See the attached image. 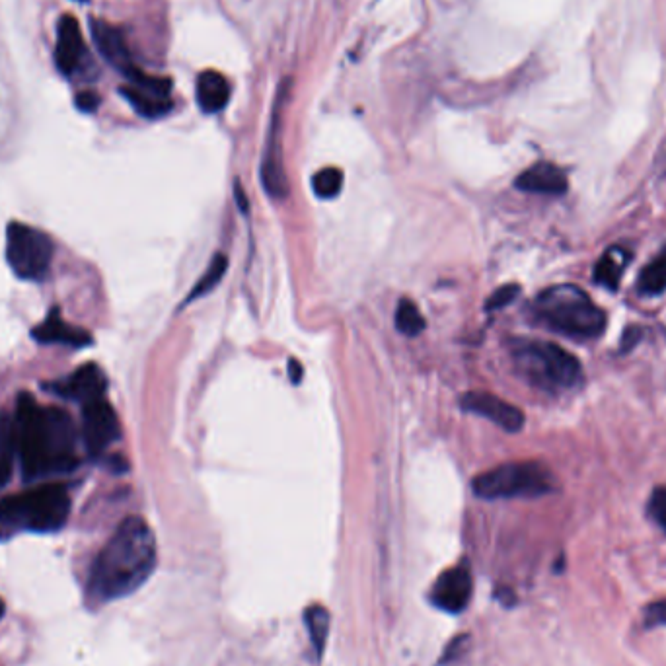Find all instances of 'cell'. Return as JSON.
Wrapping results in <instances>:
<instances>
[{
  "label": "cell",
  "mask_w": 666,
  "mask_h": 666,
  "mask_svg": "<svg viewBox=\"0 0 666 666\" xmlns=\"http://www.w3.org/2000/svg\"><path fill=\"white\" fill-rule=\"evenodd\" d=\"M12 423L24 480L65 474L78 464V435L73 417L65 409L39 406L34 396L20 394Z\"/></svg>",
  "instance_id": "6da1fadb"
},
{
  "label": "cell",
  "mask_w": 666,
  "mask_h": 666,
  "mask_svg": "<svg viewBox=\"0 0 666 666\" xmlns=\"http://www.w3.org/2000/svg\"><path fill=\"white\" fill-rule=\"evenodd\" d=\"M156 567V538L147 520L125 518L98 554L88 581L94 604H106L139 591Z\"/></svg>",
  "instance_id": "7a4b0ae2"
},
{
  "label": "cell",
  "mask_w": 666,
  "mask_h": 666,
  "mask_svg": "<svg viewBox=\"0 0 666 666\" xmlns=\"http://www.w3.org/2000/svg\"><path fill=\"white\" fill-rule=\"evenodd\" d=\"M71 515V497L63 485L51 483L10 495L0 501V538L18 532H57Z\"/></svg>",
  "instance_id": "3957f363"
},
{
  "label": "cell",
  "mask_w": 666,
  "mask_h": 666,
  "mask_svg": "<svg viewBox=\"0 0 666 666\" xmlns=\"http://www.w3.org/2000/svg\"><path fill=\"white\" fill-rule=\"evenodd\" d=\"M534 312L548 328L569 337H598L606 328L604 312L575 285L550 287L536 298Z\"/></svg>",
  "instance_id": "277c9868"
},
{
  "label": "cell",
  "mask_w": 666,
  "mask_h": 666,
  "mask_svg": "<svg viewBox=\"0 0 666 666\" xmlns=\"http://www.w3.org/2000/svg\"><path fill=\"white\" fill-rule=\"evenodd\" d=\"M513 359L518 372L544 390H569L583 378L579 359L550 341H517Z\"/></svg>",
  "instance_id": "5b68a950"
},
{
  "label": "cell",
  "mask_w": 666,
  "mask_h": 666,
  "mask_svg": "<svg viewBox=\"0 0 666 666\" xmlns=\"http://www.w3.org/2000/svg\"><path fill=\"white\" fill-rule=\"evenodd\" d=\"M552 472L538 462H509L487 470L472 481L474 493L481 499H517L542 497L554 491Z\"/></svg>",
  "instance_id": "8992f818"
},
{
  "label": "cell",
  "mask_w": 666,
  "mask_h": 666,
  "mask_svg": "<svg viewBox=\"0 0 666 666\" xmlns=\"http://www.w3.org/2000/svg\"><path fill=\"white\" fill-rule=\"evenodd\" d=\"M55 246L49 234L39 228L10 222L6 228V261L16 277L24 281H41L53 261Z\"/></svg>",
  "instance_id": "52a82bcc"
},
{
  "label": "cell",
  "mask_w": 666,
  "mask_h": 666,
  "mask_svg": "<svg viewBox=\"0 0 666 666\" xmlns=\"http://www.w3.org/2000/svg\"><path fill=\"white\" fill-rule=\"evenodd\" d=\"M123 76L127 78V84L121 86L119 92L139 115L158 119L172 110V80L150 76L137 65Z\"/></svg>",
  "instance_id": "ba28073f"
},
{
  "label": "cell",
  "mask_w": 666,
  "mask_h": 666,
  "mask_svg": "<svg viewBox=\"0 0 666 666\" xmlns=\"http://www.w3.org/2000/svg\"><path fill=\"white\" fill-rule=\"evenodd\" d=\"M291 80H283L275 104H273V115H271V125H269V139H267V148L263 154V164H261V180L267 189L269 195L273 197H283L287 191V180L283 172V158H281V115L283 108L289 96Z\"/></svg>",
  "instance_id": "9c48e42d"
},
{
  "label": "cell",
  "mask_w": 666,
  "mask_h": 666,
  "mask_svg": "<svg viewBox=\"0 0 666 666\" xmlns=\"http://www.w3.org/2000/svg\"><path fill=\"white\" fill-rule=\"evenodd\" d=\"M119 437V419L106 398L82 406V439L90 454H102Z\"/></svg>",
  "instance_id": "30bf717a"
},
{
  "label": "cell",
  "mask_w": 666,
  "mask_h": 666,
  "mask_svg": "<svg viewBox=\"0 0 666 666\" xmlns=\"http://www.w3.org/2000/svg\"><path fill=\"white\" fill-rule=\"evenodd\" d=\"M43 388H47L55 396L80 402L84 406V404L104 398V394L108 390V378H106V372L96 363H86L80 369L71 372L67 378L55 380Z\"/></svg>",
  "instance_id": "8fae6325"
},
{
  "label": "cell",
  "mask_w": 666,
  "mask_h": 666,
  "mask_svg": "<svg viewBox=\"0 0 666 666\" xmlns=\"http://www.w3.org/2000/svg\"><path fill=\"white\" fill-rule=\"evenodd\" d=\"M472 591H474L472 573L468 565L462 563L452 569H446L437 579L431 591V602L448 614H460L468 606Z\"/></svg>",
  "instance_id": "7c38bea8"
},
{
  "label": "cell",
  "mask_w": 666,
  "mask_h": 666,
  "mask_svg": "<svg viewBox=\"0 0 666 666\" xmlns=\"http://www.w3.org/2000/svg\"><path fill=\"white\" fill-rule=\"evenodd\" d=\"M88 49L80 26L71 14H65L57 22V45H55V65L59 73L71 78L86 63Z\"/></svg>",
  "instance_id": "4fadbf2b"
},
{
  "label": "cell",
  "mask_w": 666,
  "mask_h": 666,
  "mask_svg": "<svg viewBox=\"0 0 666 666\" xmlns=\"http://www.w3.org/2000/svg\"><path fill=\"white\" fill-rule=\"evenodd\" d=\"M462 407L468 413L489 419L491 423H495L497 427H501L509 433H517L524 425V413L517 406L509 404L489 392H468L462 398Z\"/></svg>",
  "instance_id": "5bb4252c"
},
{
  "label": "cell",
  "mask_w": 666,
  "mask_h": 666,
  "mask_svg": "<svg viewBox=\"0 0 666 666\" xmlns=\"http://www.w3.org/2000/svg\"><path fill=\"white\" fill-rule=\"evenodd\" d=\"M90 30H92V39L96 43L98 53L104 57V61L110 63L115 71L125 74L135 67L131 51L127 47V41L121 34V30H117L115 26H111L106 20H100V18L90 20Z\"/></svg>",
  "instance_id": "9a60e30c"
},
{
  "label": "cell",
  "mask_w": 666,
  "mask_h": 666,
  "mask_svg": "<svg viewBox=\"0 0 666 666\" xmlns=\"http://www.w3.org/2000/svg\"><path fill=\"white\" fill-rule=\"evenodd\" d=\"M32 337L36 339L37 343H43V345L57 343V345H67L73 349L86 347L94 341L92 335L86 330L65 322L59 308H53L47 314V318L32 330Z\"/></svg>",
  "instance_id": "2e32d148"
},
{
  "label": "cell",
  "mask_w": 666,
  "mask_h": 666,
  "mask_svg": "<svg viewBox=\"0 0 666 666\" xmlns=\"http://www.w3.org/2000/svg\"><path fill=\"white\" fill-rule=\"evenodd\" d=\"M517 189L536 195H563L569 187L567 176L552 162H538L517 178Z\"/></svg>",
  "instance_id": "e0dca14e"
},
{
  "label": "cell",
  "mask_w": 666,
  "mask_h": 666,
  "mask_svg": "<svg viewBox=\"0 0 666 666\" xmlns=\"http://www.w3.org/2000/svg\"><path fill=\"white\" fill-rule=\"evenodd\" d=\"M195 96L205 113H219L230 100V84L219 71H203L197 76Z\"/></svg>",
  "instance_id": "ac0fdd59"
},
{
  "label": "cell",
  "mask_w": 666,
  "mask_h": 666,
  "mask_svg": "<svg viewBox=\"0 0 666 666\" xmlns=\"http://www.w3.org/2000/svg\"><path fill=\"white\" fill-rule=\"evenodd\" d=\"M629 261V252L620 246L608 248L594 265V281L610 291H614L622 279V273Z\"/></svg>",
  "instance_id": "d6986e66"
},
{
  "label": "cell",
  "mask_w": 666,
  "mask_h": 666,
  "mask_svg": "<svg viewBox=\"0 0 666 666\" xmlns=\"http://www.w3.org/2000/svg\"><path fill=\"white\" fill-rule=\"evenodd\" d=\"M304 622H306V629H308V635H310L312 649H314L316 657L320 659L324 655V649H326V643H328L332 616L322 604H312L304 612Z\"/></svg>",
  "instance_id": "ffe728a7"
},
{
  "label": "cell",
  "mask_w": 666,
  "mask_h": 666,
  "mask_svg": "<svg viewBox=\"0 0 666 666\" xmlns=\"http://www.w3.org/2000/svg\"><path fill=\"white\" fill-rule=\"evenodd\" d=\"M14 456H16L14 423L8 415L0 413V489L12 478Z\"/></svg>",
  "instance_id": "44dd1931"
},
{
  "label": "cell",
  "mask_w": 666,
  "mask_h": 666,
  "mask_svg": "<svg viewBox=\"0 0 666 666\" xmlns=\"http://www.w3.org/2000/svg\"><path fill=\"white\" fill-rule=\"evenodd\" d=\"M637 289L643 295H661L666 291V250L655 259L651 261L639 275L637 281Z\"/></svg>",
  "instance_id": "7402d4cb"
},
{
  "label": "cell",
  "mask_w": 666,
  "mask_h": 666,
  "mask_svg": "<svg viewBox=\"0 0 666 666\" xmlns=\"http://www.w3.org/2000/svg\"><path fill=\"white\" fill-rule=\"evenodd\" d=\"M226 267H228V258H226L224 254H217V256L213 258V261H211V265L207 267L205 275L197 281V285L193 287V291H191L189 296L185 298V304L193 302V300L199 298V296L211 293V291L221 283V279L224 277V273H226Z\"/></svg>",
  "instance_id": "603a6c76"
},
{
  "label": "cell",
  "mask_w": 666,
  "mask_h": 666,
  "mask_svg": "<svg viewBox=\"0 0 666 666\" xmlns=\"http://www.w3.org/2000/svg\"><path fill=\"white\" fill-rule=\"evenodd\" d=\"M396 328L400 332L407 335V337H415L419 333L425 330V318L423 314L419 312L417 304L409 298H404L400 304H398V310H396Z\"/></svg>",
  "instance_id": "cb8c5ba5"
},
{
  "label": "cell",
  "mask_w": 666,
  "mask_h": 666,
  "mask_svg": "<svg viewBox=\"0 0 666 666\" xmlns=\"http://www.w3.org/2000/svg\"><path fill=\"white\" fill-rule=\"evenodd\" d=\"M312 187L320 199H333L343 187V172L339 168H324L314 174Z\"/></svg>",
  "instance_id": "d4e9b609"
},
{
  "label": "cell",
  "mask_w": 666,
  "mask_h": 666,
  "mask_svg": "<svg viewBox=\"0 0 666 666\" xmlns=\"http://www.w3.org/2000/svg\"><path fill=\"white\" fill-rule=\"evenodd\" d=\"M518 295H520V287L518 285H503V287H499L493 295L487 298L485 310H489V312L501 310V308L509 306L511 302H515V298Z\"/></svg>",
  "instance_id": "484cf974"
},
{
  "label": "cell",
  "mask_w": 666,
  "mask_h": 666,
  "mask_svg": "<svg viewBox=\"0 0 666 666\" xmlns=\"http://www.w3.org/2000/svg\"><path fill=\"white\" fill-rule=\"evenodd\" d=\"M649 515L666 532V485L655 489L649 501Z\"/></svg>",
  "instance_id": "4316f807"
},
{
  "label": "cell",
  "mask_w": 666,
  "mask_h": 666,
  "mask_svg": "<svg viewBox=\"0 0 666 666\" xmlns=\"http://www.w3.org/2000/svg\"><path fill=\"white\" fill-rule=\"evenodd\" d=\"M100 102H102L100 96H98L96 92H90V90L80 92V94L74 98L76 108L80 111H84V113H94V111L100 108Z\"/></svg>",
  "instance_id": "83f0119b"
},
{
  "label": "cell",
  "mask_w": 666,
  "mask_h": 666,
  "mask_svg": "<svg viewBox=\"0 0 666 666\" xmlns=\"http://www.w3.org/2000/svg\"><path fill=\"white\" fill-rule=\"evenodd\" d=\"M647 622L653 624V626L666 624V600L655 602L647 608Z\"/></svg>",
  "instance_id": "f1b7e54d"
},
{
  "label": "cell",
  "mask_w": 666,
  "mask_h": 666,
  "mask_svg": "<svg viewBox=\"0 0 666 666\" xmlns=\"http://www.w3.org/2000/svg\"><path fill=\"white\" fill-rule=\"evenodd\" d=\"M639 337H641V332H639V330H635V328H629L628 332H626V339H624V343H622L624 351L631 349V345H633V343H637V341H639Z\"/></svg>",
  "instance_id": "f546056e"
},
{
  "label": "cell",
  "mask_w": 666,
  "mask_h": 666,
  "mask_svg": "<svg viewBox=\"0 0 666 666\" xmlns=\"http://www.w3.org/2000/svg\"><path fill=\"white\" fill-rule=\"evenodd\" d=\"M289 370H291V378H293V382H298L300 380V376H302V369H300V365L296 363L295 359L291 361V365H289Z\"/></svg>",
  "instance_id": "4dcf8cb0"
},
{
  "label": "cell",
  "mask_w": 666,
  "mask_h": 666,
  "mask_svg": "<svg viewBox=\"0 0 666 666\" xmlns=\"http://www.w3.org/2000/svg\"><path fill=\"white\" fill-rule=\"evenodd\" d=\"M4 610H6V606H4V600L0 598V620H2V616H4Z\"/></svg>",
  "instance_id": "1f68e13d"
},
{
  "label": "cell",
  "mask_w": 666,
  "mask_h": 666,
  "mask_svg": "<svg viewBox=\"0 0 666 666\" xmlns=\"http://www.w3.org/2000/svg\"><path fill=\"white\" fill-rule=\"evenodd\" d=\"M76 2H88V0H76Z\"/></svg>",
  "instance_id": "d6a6232c"
}]
</instances>
